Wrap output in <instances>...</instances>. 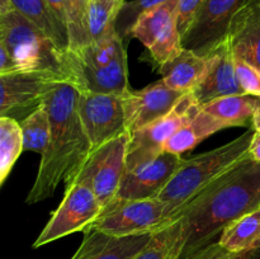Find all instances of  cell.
<instances>
[{
    "label": "cell",
    "instance_id": "5b68a950",
    "mask_svg": "<svg viewBox=\"0 0 260 259\" xmlns=\"http://www.w3.org/2000/svg\"><path fill=\"white\" fill-rule=\"evenodd\" d=\"M128 141L129 134L124 132L89 152L85 160L65 178V187L75 182L85 183L93 189L103 207L108 205L117 197L127 170Z\"/></svg>",
    "mask_w": 260,
    "mask_h": 259
},
{
    "label": "cell",
    "instance_id": "5bb4252c",
    "mask_svg": "<svg viewBox=\"0 0 260 259\" xmlns=\"http://www.w3.org/2000/svg\"><path fill=\"white\" fill-rule=\"evenodd\" d=\"M182 155L164 151L155 159L132 170H126L116 198L152 200L159 198L183 163Z\"/></svg>",
    "mask_w": 260,
    "mask_h": 259
},
{
    "label": "cell",
    "instance_id": "4316f807",
    "mask_svg": "<svg viewBox=\"0 0 260 259\" xmlns=\"http://www.w3.org/2000/svg\"><path fill=\"white\" fill-rule=\"evenodd\" d=\"M118 10L104 0H91L88 13L90 43H101L118 36L116 20Z\"/></svg>",
    "mask_w": 260,
    "mask_h": 259
},
{
    "label": "cell",
    "instance_id": "83f0119b",
    "mask_svg": "<svg viewBox=\"0 0 260 259\" xmlns=\"http://www.w3.org/2000/svg\"><path fill=\"white\" fill-rule=\"evenodd\" d=\"M91 0H68V28L70 38L69 50L78 51L90 45L88 30V13Z\"/></svg>",
    "mask_w": 260,
    "mask_h": 259
},
{
    "label": "cell",
    "instance_id": "484cf974",
    "mask_svg": "<svg viewBox=\"0 0 260 259\" xmlns=\"http://www.w3.org/2000/svg\"><path fill=\"white\" fill-rule=\"evenodd\" d=\"M182 249V225L177 221L155 234L149 245L134 259H180Z\"/></svg>",
    "mask_w": 260,
    "mask_h": 259
},
{
    "label": "cell",
    "instance_id": "7c38bea8",
    "mask_svg": "<svg viewBox=\"0 0 260 259\" xmlns=\"http://www.w3.org/2000/svg\"><path fill=\"white\" fill-rule=\"evenodd\" d=\"M79 114L90 142V151L128 132L123 95L79 91Z\"/></svg>",
    "mask_w": 260,
    "mask_h": 259
},
{
    "label": "cell",
    "instance_id": "cb8c5ba5",
    "mask_svg": "<svg viewBox=\"0 0 260 259\" xmlns=\"http://www.w3.org/2000/svg\"><path fill=\"white\" fill-rule=\"evenodd\" d=\"M24 151L19 121L12 117H0V185L4 184L18 157Z\"/></svg>",
    "mask_w": 260,
    "mask_h": 259
},
{
    "label": "cell",
    "instance_id": "3957f363",
    "mask_svg": "<svg viewBox=\"0 0 260 259\" xmlns=\"http://www.w3.org/2000/svg\"><path fill=\"white\" fill-rule=\"evenodd\" d=\"M48 71L71 79L65 52L15 9L0 15V74Z\"/></svg>",
    "mask_w": 260,
    "mask_h": 259
},
{
    "label": "cell",
    "instance_id": "2e32d148",
    "mask_svg": "<svg viewBox=\"0 0 260 259\" xmlns=\"http://www.w3.org/2000/svg\"><path fill=\"white\" fill-rule=\"evenodd\" d=\"M207 58L208 65L205 75L190 91L201 108L222 96L245 94L236 76L235 55L229 38L207 55Z\"/></svg>",
    "mask_w": 260,
    "mask_h": 259
},
{
    "label": "cell",
    "instance_id": "4dcf8cb0",
    "mask_svg": "<svg viewBox=\"0 0 260 259\" xmlns=\"http://www.w3.org/2000/svg\"><path fill=\"white\" fill-rule=\"evenodd\" d=\"M235 71L244 93L260 96V69L258 66L235 56Z\"/></svg>",
    "mask_w": 260,
    "mask_h": 259
},
{
    "label": "cell",
    "instance_id": "f546056e",
    "mask_svg": "<svg viewBox=\"0 0 260 259\" xmlns=\"http://www.w3.org/2000/svg\"><path fill=\"white\" fill-rule=\"evenodd\" d=\"M167 2L169 0H132V2L124 3L116 20V30L119 37L123 41L131 37V30L140 15L146 10L152 9Z\"/></svg>",
    "mask_w": 260,
    "mask_h": 259
},
{
    "label": "cell",
    "instance_id": "9a60e30c",
    "mask_svg": "<svg viewBox=\"0 0 260 259\" xmlns=\"http://www.w3.org/2000/svg\"><path fill=\"white\" fill-rule=\"evenodd\" d=\"M184 94L169 88L161 79L140 90L127 91L123 94V107L128 134H134L169 113Z\"/></svg>",
    "mask_w": 260,
    "mask_h": 259
},
{
    "label": "cell",
    "instance_id": "8fae6325",
    "mask_svg": "<svg viewBox=\"0 0 260 259\" xmlns=\"http://www.w3.org/2000/svg\"><path fill=\"white\" fill-rule=\"evenodd\" d=\"M249 0H203L189 27L182 36L184 50L206 57L229 37L236 13Z\"/></svg>",
    "mask_w": 260,
    "mask_h": 259
},
{
    "label": "cell",
    "instance_id": "d590c367",
    "mask_svg": "<svg viewBox=\"0 0 260 259\" xmlns=\"http://www.w3.org/2000/svg\"><path fill=\"white\" fill-rule=\"evenodd\" d=\"M104 2H107V3H108V4H111L112 7L116 8V9L118 10V13H119V10H121L122 5H123L124 3H126V0H104Z\"/></svg>",
    "mask_w": 260,
    "mask_h": 259
},
{
    "label": "cell",
    "instance_id": "74e56055",
    "mask_svg": "<svg viewBox=\"0 0 260 259\" xmlns=\"http://www.w3.org/2000/svg\"><path fill=\"white\" fill-rule=\"evenodd\" d=\"M250 259H260V248L256 249V250L254 251L253 255H251Z\"/></svg>",
    "mask_w": 260,
    "mask_h": 259
},
{
    "label": "cell",
    "instance_id": "ac0fdd59",
    "mask_svg": "<svg viewBox=\"0 0 260 259\" xmlns=\"http://www.w3.org/2000/svg\"><path fill=\"white\" fill-rule=\"evenodd\" d=\"M228 38L234 55L260 69V0H249L236 13Z\"/></svg>",
    "mask_w": 260,
    "mask_h": 259
},
{
    "label": "cell",
    "instance_id": "6da1fadb",
    "mask_svg": "<svg viewBox=\"0 0 260 259\" xmlns=\"http://www.w3.org/2000/svg\"><path fill=\"white\" fill-rule=\"evenodd\" d=\"M260 207V163L249 152L236 167L208 185L173 218L182 225L180 259L220 238L233 221Z\"/></svg>",
    "mask_w": 260,
    "mask_h": 259
},
{
    "label": "cell",
    "instance_id": "7a4b0ae2",
    "mask_svg": "<svg viewBox=\"0 0 260 259\" xmlns=\"http://www.w3.org/2000/svg\"><path fill=\"white\" fill-rule=\"evenodd\" d=\"M51 121L48 146L41 156L37 177L28 193V205L45 201L90 152L86 132L79 114V90L70 81L57 84L45 98Z\"/></svg>",
    "mask_w": 260,
    "mask_h": 259
},
{
    "label": "cell",
    "instance_id": "e0dca14e",
    "mask_svg": "<svg viewBox=\"0 0 260 259\" xmlns=\"http://www.w3.org/2000/svg\"><path fill=\"white\" fill-rule=\"evenodd\" d=\"M155 234L114 236L88 229L84 240L71 259H134L141 253Z\"/></svg>",
    "mask_w": 260,
    "mask_h": 259
},
{
    "label": "cell",
    "instance_id": "8992f818",
    "mask_svg": "<svg viewBox=\"0 0 260 259\" xmlns=\"http://www.w3.org/2000/svg\"><path fill=\"white\" fill-rule=\"evenodd\" d=\"M167 228V205L159 198H114L108 205L104 206L96 220L88 229L114 236H129L140 234H156Z\"/></svg>",
    "mask_w": 260,
    "mask_h": 259
},
{
    "label": "cell",
    "instance_id": "277c9868",
    "mask_svg": "<svg viewBox=\"0 0 260 259\" xmlns=\"http://www.w3.org/2000/svg\"><path fill=\"white\" fill-rule=\"evenodd\" d=\"M254 131L255 130L251 127L238 139L217 149L183 160L179 169L159 196V200L167 205L168 226L172 225L173 218L187 203L248 155Z\"/></svg>",
    "mask_w": 260,
    "mask_h": 259
},
{
    "label": "cell",
    "instance_id": "1f68e13d",
    "mask_svg": "<svg viewBox=\"0 0 260 259\" xmlns=\"http://www.w3.org/2000/svg\"><path fill=\"white\" fill-rule=\"evenodd\" d=\"M255 251V250H254ZM254 251H245V253H233L226 250L225 248L218 244L217 241L208 244L205 248L194 251L190 255L183 259H250Z\"/></svg>",
    "mask_w": 260,
    "mask_h": 259
},
{
    "label": "cell",
    "instance_id": "7402d4cb",
    "mask_svg": "<svg viewBox=\"0 0 260 259\" xmlns=\"http://www.w3.org/2000/svg\"><path fill=\"white\" fill-rule=\"evenodd\" d=\"M218 244L233 253L254 251L260 248V207L226 226Z\"/></svg>",
    "mask_w": 260,
    "mask_h": 259
},
{
    "label": "cell",
    "instance_id": "d6a6232c",
    "mask_svg": "<svg viewBox=\"0 0 260 259\" xmlns=\"http://www.w3.org/2000/svg\"><path fill=\"white\" fill-rule=\"evenodd\" d=\"M202 3L203 0H178V28L182 36L188 29Z\"/></svg>",
    "mask_w": 260,
    "mask_h": 259
},
{
    "label": "cell",
    "instance_id": "30bf717a",
    "mask_svg": "<svg viewBox=\"0 0 260 259\" xmlns=\"http://www.w3.org/2000/svg\"><path fill=\"white\" fill-rule=\"evenodd\" d=\"M178 0L160 4L140 15L131 30L149 51L157 66L177 57L183 51L182 35L178 28Z\"/></svg>",
    "mask_w": 260,
    "mask_h": 259
},
{
    "label": "cell",
    "instance_id": "d4e9b609",
    "mask_svg": "<svg viewBox=\"0 0 260 259\" xmlns=\"http://www.w3.org/2000/svg\"><path fill=\"white\" fill-rule=\"evenodd\" d=\"M19 123L22 127L23 147L25 151L38 152L42 156L51 137L50 114L45 104L38 107Z\"/></svg>",
    "mask_w": 260,
    "mask_h": 259
},
{
    "label": "cell",
    "instance_id": "ffe728a7",
    "mask_svg": "<svg viewBox=\"0 0 260 259\" xmlns=\"http://www.w3.org/2000/svg\"><path fill=\"white\" fill-rule=\"evenodd\" d=\"M223 128H229V127L222 121L201 108L200 112L189 122L180 127L165 142L164 151L182 155L183 152L194 149L203 140Z\"/></svg>",
    "mask_w": 260,
    "mask_h": 259
},
{
    "label": "cell",
    "instance_id": "4fadbf2b",
    "mask_svg": "<svg viewBox=\"0 0 260 259\" xmlns=\"http://www.w3.org/2000/svg\"><path fill=\"white\" fill-rule=\"evenodd\" d=\"M65 58L71 83L79 91L89 90L94 93L123 95L131 90L128 86L126 48L106 66H91L81 62L70 51H66Z\"/></svg>",
    "mask_w": 260,
    "mask_h": 259
},
{
    "label": "cell",
    "instance_id": "8d00e7d4",
    "mask_svg": "<svg viewBox=\"0 0 260 259\" xmlns=\"http://www.w3.org/2000/svg\"><path fill=\"white\" fill-rule=\"evenodd\" d=\"M253 127L254 130H260V107L259 109L256 111V113L254 114V118H253Z\"/></svg>",
    "mask_w": 260,
    "mask_h": 259
},
{
    "label": "cell",
    "instance_id": "f1b7e54d",
    "mask_svg": "<svg viewBox=\"0 0 260 259\" xmlns=\"http://www.w3.org/2000/svg\"><path fill=\"white\" fill-rule=\"evenodd\" d=\"M124 47V41L119 36L101 43H90L81 50H69L81 62L91 66H106L114 60Z\"/></svg>",
    "mask_w": 260,
    "mask_h": 259
},
{
    "label": "cell",
    "instance_id": "d6986e66",
    "mask_svg": "<svg viewBox=\"0 0 260 259\" xmlns=\"http://www.w3.org/2000/svg\"><path fill=\"white\" fill-rule=\"evenodd\" d=\"M207 56L197 55L183 48L177 57L157 66L161 80L169 88L182 93H189L197 86L207 70Z\"/></svg>",
    "mask_w": 260,
    "mask_h": 259
},
{
    "label": "cell",
    "instance_id": "603a6c76",
    "mask_svg": "<svg viewBox=\"0 0 260 259\" xmlns=\"http://www.w3.org/2000/svg\"><path fill=\"white\" fill-rule=\"evenodd\" d=\"M13 8L20 14L24 15L33 23L38 29L42 30L58 50L69 51L70 38L65 30L61 28L46 0H10Z\"/></svg>",
    "mask_w": 260,
    "mask_h": 259
},
{
    "label": "cell",
    "instance_id": "52a82bcc",
    "mask_svg": "<svg viewBox=\"0 0 260 259\" xmlns=\"http://www.w3.org/2000/svg\"><path fill=\"white\" fill-rule=\"evenodd\" d=\"M103 210V206L89 185L75 182L65 187L60 206L51 215L33 248L50 244L71 234L85 231Z\"/></svg>",
    "mask_w": 260,
    "mask_h": 259
},
{
    "label": "cell",
    "instance_id": "836d02e7",
    "mask_svg": "<svg viewBox=\"0 0 260 259\" xmlns=\"http://www.w3.org/2000/svg\"><path fill=\"white\" fill-rule=\"evenodd\" d=\"M51 10L55 14L58 24L69 35L68 28V0H46Z\"/></svg>",
    "mask_w": 260,
    "mask_h": 259
},
{
    "label": "cell",
    "instance_id": "44dd1931",
    "mask_svg": "<svg viewBox=\"0 0 260 259\" xmlns=\"http://www.w3.org/2000/svg\"><path fill=\"white\" fill-rule=\"evenodd\" d=\"M260 107V96L235 94L218 98L202 107L206 112L222 121L228 127L253 126L254 114Z\"/></svg>",
    "mask_w": 260,
    "mask_h": 259
},
{
    "label": "cell",
    "instance_id": "9c48e42d",
    "mask_svg": "<svg viewBox=\"0 0 260 259\" xmlns=\"http://www.w3.org/2000/svg\"><path fill=\"white\" fill-rule=\"evenodd\" d=\"M68 79L48 71L0 74V117L22 121L41 107L57 84Z\"/></svg>",
    "mask_w": 260,
    "mask_h": 259
},
{
    "label": "cell",
    "instance_id": "e575fe53",
    "mask_svg": "<svg viewBox=\"0 0 260 259\" xmlns=\"http://www.w3.org/2000/svg\"><path fill=\"white\" fill-rule=\"evenodd\" d=\"M249 156L260 163V130H255L249 146Z\"/></svg>",
    "mask_w": 260,
    "mask_h": 259
},
{
    "label": "cell",
    "instance_id": "ba28073f",
    "mask_svg": "<svg viewBox=\"0 0 260 259\" xmlns=\"http://www.w3.org/2000/svg\"><path fill=\"white\" fill-rule=\"evenodd\" d=\"M200 104L192 93H185L168 114L129 135L127 170H132L164 152V145L178 130L200 112Z\"/></svg>",
    "mask_w": 260,
    "mask_h": 259
}]
</instances>
